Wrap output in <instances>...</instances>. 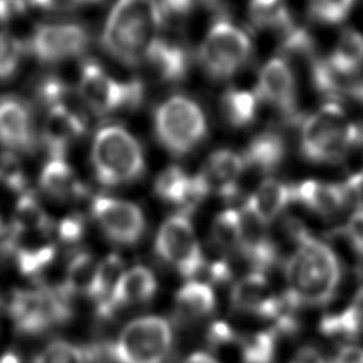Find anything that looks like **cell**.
I'll use <instances>...</instances> for the list:
<instances>
[{"mask_svg": "<svg viewBox=\"0 0 363 363\" xmlns=\"http://www.w3.org/2000/svg\"><path fill=\"white\" fill-rule=\"evenodd\" d=\"M288 231L298 242L285 265L288 294L298 305H325L337 288L340 265L336 254L325 242L313 238L298 221H288Z\"/></svg>", "mask_w": 363, "mask_h": 363, "instance_id": "obj_1", "label": "cell"}, {"mask_svg": "<svg viewBox=\"0 0 363 363\" xmlns=\"http://www.w3.org/2000/svg\"><path fill=\"white\" fill-rule=\"evenodd\" d=\"M162 21L157 0H116L106 17L101 44L118 61L138 65L159 35Z\"/></svg>", "mask_w": 363, "mask_h": 363, "instance_id": "obj_2", "label": "cell"}, {"mask_svg": "<svg viewBox=\"0 0 363 363\" xmlns=\"http://www.w3.org/2000/svg\"><path fill=\"white\" fill-rule=\"evenodd\" d=\"M362 139V128L349 122L336 102H328L303 122L301 150L312 162H337Z\"/></svg>", "mask_w": 363, "mask_h": 363, "instance_id": "obj_3", "label": "cell"}, {"mask_svg": "<svg viewBox=\"0 0 363 363\" xmlns=\"http://www.w3.org/2000/svg\"><path fill=\"white\" fill-rule=\"evenodd\" d=\"M91 162L96 179L105 186H118L139 179L145 159L138 139L125 128H101L92 140Z\"/></svg>", "mask_w": 363, "mask_h": 363, "instance_id": "obj_4", "label": "cell"}, {"mask_svg": "<svg viewBox=\"0 0 363 363\" xmlns=\"http://www.w3.org/2000/svg\"><path fill=\"white\" fill-rule=\"evenodd\" d=\"M207 123L201 108L184 95L163 101L155 112V133L160 145L176 156L191 152L206 136Z\"/></svg>", "mask_w": 363, "mask_h": 363, "instance_id": "obj_5", "label": "cell"}, {"mask_svg": "<svg viewBox=\"0 0 363 363\" xmlns=\"http://www.w3.org/2000/svg\"><path fill=\"white\" fill-rule=\"evenodd\" d=\"M173 343L170 323L160 316L129 322L111 347L118 363H164Z\"/></svg>", "mask_w": 363, "mask_h": 363, "instance_id": "obj_6", "label": "cell"}, {"mask_svg": "<svg viewBox=\"0 0 363 363\" xmlns=\"http://www.w3.org/2000/svg\"><path fill=\"white\" fill-rule=\"evenodd\" d=\"M78 95L95 115H108L118 109L138 108L143 101V84L139 79L118 82L89 60L81 68Z\"/></svg>", "mask_w": 363, "mask_h": 363, "instance_id": "obj_7", "label": "cell"}, {"mask_svg": "<svg viewBox=\"0 0 363 363\" xmlns=\"http://www.w3.org/2000/svg\"><path fill=\"white\" fill-rule=\"evenodd\" d=\"M68 295L61 288L41 286L16 291L9 301V313L18 332L40 333L71 316Z\"/></svg>", "mask_w": 363, "mask_h": 363, "instance_id": "obj_8", "label": "cell"}, {"mask_svg": "<svg viewBox=\"0 0 363 363\" xmlns=\"http://www.w3.org/2000/svg\"><path fill=\"white\" fill-rule=\"evenodd\" d=\"M250 55V37L227 20H218L211 26L199 51L201 67L214 79L233 77Z\"/></svg>", "mask_w": 363, "mask_h": 363, "instance_id": "obj_9", "label": "cell"}, {"mask_svg": "<svg viewBox=\"0 0 363 363\" xmlns=\"http://www.w3.org/2000/svg\"><path fill=\"white\" fill-rule=\"evenodd\" d=\"M155 250L162 259L186 278L200 272L204 264L193 224L183 213L163 221L156 235Z\"/></svg>", "mask_w": 363, "mask_h": 363, "instance_id": "obj_10", "label": "cell"}, {"mask_svg": "<svg viewBox=\"0 0 363 363\" xmlns=\"http://www.w3.org/2000/svg\"><path fill=\"white\" fill-rule=\"evenodd\" d=\"M89 45V34L81 24L58 23L41 24L33 33L30 51L45 64L65 61L78 57Z\"/></svg>", "mask_w": 363, "mask_h": 363, "instance_id": "obj_11", "label": "cell"}, {"mask_svg": "<svg viewBox=\"0 0 363 363\" xmlns=\"http://www.w3.org/2000/svg\"><path fill=\"white\" fill-rule=\"evenodd\" d=\"M91 210L105 235L118 244L132 245L143 235L145 216L132 201L96 196L92 200Z\"/></svg>", "mask_w": 363, "mask_h": 363, "instance_id": "obj_12", "label": "cell"}, {"mask_svg": "<svg viewBox=\"0 0 363 363\" xmlns=\"http://www.w3.org/2000/svg\"><path fill=\"white\" fill-rule=\"evenodd\" d=\"M257 96L277 108L286 119L296 118V88L294 74L282 57L271 58L261 69Z\"/></svg>", "mask_w": 363, "mask_h": 363, "instance_id": "obj_13", "label": "cell"}, {"mask_svg": "<svg viewBox=\"0 0 363 363\" xmlns=\"http://www.w3.org/2000/svg\"><path fill=\"white\" fill-rule=\"evenodd\" d=\"M33 113L26 101L14 95L0 96V143L24 153L35 149Z\"/></svg>", "mask_w": 363, "mask_h": 363, "instance_id": "obj_14", "label": "cell"}, {"mask_svg": "<svg viewBox=\"0 0 363 363\" xmlns=\"http://www.w3.org/2000/svg\"><path fill=\"white\" fill-rule=\"evenodd\" d=\"M241 242L240 250L254 267L255 272L264 274L277 258L274 242L267 230V223L254 210L251 201L247 199L238 211Z\"/></svg>", "mask_w": 363, "mask_h": 363, "instance_id": "obj_15", "label": "cell"}, {"mask_svg": "<svg viewBox=\"0 0 363 363\" xmlns=\"http://www.w3.org/2000/svg\"><path fill=\"white\" fill-rule=\"evenodd\" d=\"M85 132V116L67 108H50L43 128V143L50 157H64L69 145Z\"/></svg>", "mask_w": 363, "mask_h": 363, "instance_id": "obj_16", "label": "cell"}, {"mask_svg": "<svg viewBox=\"0 0 363 363\" xmlns=\"http://www.w3.org/2000/svg\"><path fill=\"white\" fill-rule=\"evenodd\" d=\"M244 169L242 155L228 149H220L208 156L206 167L201 172L206 174L211 190L216 189L221 197L233 200L238 194L237 182Z\"/></svg>", "mask_w": 363, "mask_h": 363, "instance_id": "obj_17", "label": "cell"}, {"mask_svg": "<svg viewBox=\"0 0 363 363\" xmlns=\"http://www.w3.org/2000/svg\"><path fill=\"white\" fill-rule=\"evenodd\" d=\"M156 286V278L146 267L136 265L128 271H123L111 296V313L118 308L149 301L155 295Z\"/></svg>", "mask_w": 363, "mask_h": 363, "instance_id": "obj_18", "label": "cell"}, {"mask_svg": "<svg viewBox=\"0 0 363 363\" xmlns=\"http://www.w3.org/2000/svg\"><path fill=\"white\" fill-rule=\"evenodd\" d=\"M292 200L301 201L320 216H332L340 211L347 203L342 184L305 180L292 186Z\"/></svg>", "mask_w": 363, "mask_h": 363, "instance_id": "obj_19", "label": "cell"}, {"mask_svg": "<svg viewBox=\"0 0 363 363\" xmlns=\"http://www.w3.org/2000/svg\"><path fill=\"white\" fill-rule=\"evenodd\" d=\"M145 60L164 81L177 82L187 74L189 58L186 50L160 35H157L149 47Z\"/></svg>", "mask_w": 363, "mask_h": 363, "instance_id": "obj_20", "label": "cell"}, {"mask_svg": "<svg viewBox=\"0 0 363 363\" xmlns=\"http://www.w3.org/2000/svg\"><path fill=\"white\" fill-rule=\"evenodd\" d=\"M40 186L58 200H72L85 194V186L64 157H50L41 170Z\"/></svg>", "mask_w": 363, "mask_h": 363, "instance_id": "obj_21", "label": "cell"}, {"mask_svg": "<svg viewBox=\"0 0 363 363\" xmlns=\"http://www.w3.org/2000/svg\"><path fill=\"white\" fill-rule=\"evenodd\" d=\"M268 281L261 272H251L240 279L231 292V303L235 309L254 312L264 316L271 299Z\"/></svg>", "mask_w": 363, "mask_h": 363, "instance_id": "obj_22", "label": "cell"}, {"mask_svg": "<svg viewBox=\"0 0 363 363\" xmlns=\"http://www.w3.org/2000/svg\"><path fill=\"white\" fill-rule=\"evenodd\" d=\"M285 157V142L275 132L258 133L247 146L242 159L245 166L259 172L275 170Z\"/></svg>", "mask_w": 363, "mask_h": 363, "instance_id": "obj_23", "label": "cell"}, {"mask_svg": "<svg viewBox=\"0 0 363 363\" xmlns=\"http://www.w3.org/2000/svg\"><path fill=\"white\" fill-rule=\"evenodd\" d=\"M248 200L258 216L268 224L275 220L292 200V186L275 179H267Z\"/></svg>", "mask_w": 363, "mask_h": 363, "instance_id": "obj_24", "label": "cell"}, {"mask_svg": "<svg viewBox=\"0 0 363 363\" xmlns=\"http://www.w3.org/2000/svg\"><path fill=\"white\" fill-rule=\"evenodd\" d=\"M216 296L211 286L190 281L176 294L177 312L184 318H200L213 311Z\"/></svg>", "mask_w": 363, "mask_h": 363, "instance_id": "obj_25", "label": "cell"}, {"mask_svg": "<svg viewBox=\"0 0 363 363\" xmlns=\"http://www.w3.org/2000/svg\"><path fill=\"white\" fill-rule=\"evenodd\" d=\"M342 74L352 75L363 65V35L352 28L343 30L339 41L328 58Z\"/></svg>", "mask_w": 363, "mask_h": 363, "instance_id": "obj_26", "label": "cell"}, {"mask_svg": "<svg viewBox=\"0 0 363 363\" xmlns=\"http://www.w3.org/2000/svg\"><path fill=\"white\" fill-rule=\"evenodd\" d=\"M258 96L245 89H227L221 98V109L231 126L242 128L250 125L257 113Z\"/></svg>", "mask_w": 363, "mask_h": 363, "instance_id": "obj_27", "label": "cell"}, {"mask_svg": "<svg viewBox=\"0 0 363 363\" xmlns=\"http://www.w3.org/2000/svg\"><path fill=\"white\" fill-rule=\"evenodd\" d=\"M311 72L313 86L325 96L336 99L353 94L356 84H349V75L339 72L329 60H313Z\"/></svg>", "mask_w": 363, "mask_h": 363, "instance_id": "obj_28", "label": "cell"}, {"mask_svg": "<svg viewBox=\"0 0 363 363\" xmlns=\"http://www.w3.org/2000/svg\"><path fill=\"white\" fill-rule=\"evenodd\" d=\"M98 262L88 252H78L69 261L67 268L65 281L61 289L68 295L74 294H85L89 295Z\"/></svg>", "mask_w": 363, "mask_h": 363, "instance_id": "obj_29", "label": "cell"}, {"mask_svg": "<svg viewBox=\"0 0 363 363\" xmlns=\"http://www.w3.org/2000/svg\"><path fill=\"white\" fill-rule=\"evenodd\" d=\"M250 20L258 28L272 27L282 33L294 26L284 0H251Z\"/></svg>", "mask_w": 363, "mask_h": 363, "instance_id": "obj_30", "label": "cell"}, {"mask_svg": "<svg viewBox=\"0 0 363 363\" xmlns=\"http://www.w3.org/2000/svg\"><path fill=\"white\" fill-rule=\"evenodd\" d=\"M211 237L214 242L225 250H240L241 228L240 214L237 210L227 208L218 213L213 221Z\"/></svg>", "mask_w": 363, "mask_h": 363, "instance_id": "obj_31", "label": "cell"}, {"mask_svg": "<svg viewBox=\"0 0 363 363\" xmlns=\"http://www.w3.org/2000/svg\"><path fill=\"white\" fill-rule=\"evenodd\" d=\"M244 363H272L275 353V333L258 332L245 337L241 343Z\"/></svg>", "mask_w": 363, "mask_h": 363, "instance_id": "obj_32", "label": "cell"}, {"mask_svg": "<svg viewBox=\"0 0 363 363\" xmlns=\"http://www.w3.org/2000/svg\"><path fill=\"white\" fill-rule=\"evenodd\" d=\"M18 269L24 275H37L47 265H50L55 257V247L44 244L33 248L20 247L14 252Z\"/></svg>", "mask_w": 363, "mask_h": 363, "instance_id": "obj_33", "label": "cell"}, {"mask_svg": "<svg viewBox=\"0 0 363 363\" xmlns=\"http://www.w3.org/2000/svg\"><path fill=\"white\" fill-rule=\"evenodd\" d=\"M26 45L7 31L0 33V81L10 79L18 69Z\"/></svg>", "mask_w": 363, "mask_h": 363, "instance_id": "obj_34", "label": "cell"}, {"mask_svg": "<svg viewBox=\"0 0 363 363\" xmlns=\"http://www.w3.org/2000/svg\"><path fill=\"white\" fill-rule=\"evenodd\" d=\"M187 180L189 176L182 167L170 166L157 176L155 183V191L164 201L177 204L187 184Z\"/></svg>", "mask_w": 363, "mask_h": 363, "instance_id": "obj_35", "label": "cell"}, {"mask_svg": "<svg viewBox=\"0 0 363 363\" xmlns=\"http://www.w3.org/2000/svg\"><path fill=\"white\" fill-rule=\"evenodd\" d=\"M86 357L88 354L82 349L68 342L57 340L45 346L33 363H86Z\"/></svg>", "mask_w": 363, "mask_h": 363, "instance_id": "obj_36", "label": "cell"}, {"mask_svg": "<svg viewBox=\"0 0 363 363\" xmlns=\"http://www.w3.org/2000/svg\"><path fill=\"white\" fill-rule=\"evenodd\" d=\"M354 0H309L311 14L328 24L340 23L349 14Z\"/></svg>", "mask_w": 363, "mask_h": 363, "instance_id": "obj_37", "label": "cell"}, {"mask_svg": "<svg viewBox=\"0 0 363 363\" xmlns=\"http://www.w3.org/2000/svg\"><path fill=\"white\" fill-rule=\"evenodd\" d=\"M360 330V325L357 323L354 315L347 308L340 313L328 315L320 320V332L328 336H356Z\"/></svg>", "mask_w": 363, "mask_h": 363, "instance_id": "obj_38", "label": "cell"}, {"mask_svg": "<svg viewBox=\"0 0 363 363\" xmlns=\"http://www.w3.org/2000/svg\"><path fill=\"white\" fill-rule=\"evenodd\" d=\"M284 34L282 51L288 55L294 57H311L313 51V40L312 37L299 27H291Z\"/></svg>", "mask_w": 363, "mask_h": 363, "instance_id": "obj_39", "label": "cell"}, {"mask_svg": "<svg viewBox=\"0 0 363 363\" xmlns=\"http://www.w3.org/2000/svg\"><path fill=\"white\" fill-rule=\"evenodd\" d=\"M0 180L11 190L24 193L27 180L17 157L11 153L0 155Z\"/></svg>", "mask_w": 363, "mask_h": 363, "instance_id": "obj_40", "label": "cell"}, {"mask_svg": "<svg viewBox=\"0 0 363 363\" xmlns=\"http://www.w3.org/2000/svg\"><path fill=\"white\" fill-rule=\"evenodd\" d=\"M57 231L62 241H67V242L78 241L85 231V221L78 214H69L60 221Z\"/></svg>", "mask_w": 363, "mask_h": 363, "instance_id": "obj_41", "label": "cell"}, {"mask_svg": "<svg viewBox=\"0 0 363 363\" xmlns=\"http://www.w3.org/2000/svg\"><path fill=\"white\" fill-rule=\"evenodd\" d=\"M346 234L353 248L363 255V208L356 210L346 225Z\"/></svg>", "mask_w": 363, "mask_h": 363, "instance_id": "obj_42", "label": "cell"}, {"mask_svg": "<svg viewBox=\"0 0 363 363\" xmlns=\"http://www.w3.org/2000/svg\"><path fill=\"white\" fill-rule=\"evenodd\" d=\"M160 11L164 16H184L191 11L197 0H157Z\"/></svg>", "mask_w": 363, "mask_h": 363, "instance_id": "obj_43", "label": "cell"}, {"mask_svg": "<svg viewBox=\"0 0 363 363\" xmlns=\"http://www.w3.org/2000/svg\"><path fill=\"white\" fill-rule=\"evenodd\" d=\"M347 201L354 200L359 204H363V172L353 174L342 184Z\"/></svg>", "mask_w": 363, "mask_h": 363, "instance_id": "obj_44", "label": "cell"}, {"mask_svg": "<svg viewBox=\"0 0 363 363\" xmlns=\"http://www.w3.org/2000/svg\"><path fill=\"white\" fill-rule=\"evenodd\" d=\"M27 9V0H0V23L23 14Z\"/></svg>", "mask_w": 363, "mask_h": 363, "instance_id": "obj_45", "label": "cell"}, {"mask_svg": "<svg viewBox=\"0 0 363 363\" xmlns=\"http://www.w3.org/2000/svg\"><path fill=\"white\" fill-rule=\"evenodd\" d=\"M332 363H363V347L356 345H345L339 349Z\"/></svg>", "mask_w": 363, "mask_h": 363, "instance_id": "obj_46", "label": "cell"}, {"mask_svg": "<svg viewBox=\"0 0 363 363\" xmlns=\"http://www.w3.org/2000/svg\"><path fill=\"white\" fill-rule=\"evenodd\" d=\"M234 339V333L230 326L224 322H216L208 330V340L213 345H221L225 342H231Z\"/></svg>", "mask_w": 363, "mask_h": 363, "instance_id": "obj_47", "label": "cell"}, {"mask_svg": "<svg viewBox=\"0 0 363 363\" xmlns=\"http://www.w3.org/2000/svg\"><path fill=\"white\" fill-rule=\"evenodd\" d=\"M291 363H326V360L315 347L306 346L299 349Z\"/></svg>", "mask_w": 363, "mask_h": 363, "instance_id": "obj_48", "label": "cell"}, {"mask_svg": "<svg viewBox=\"0 0 363 363\" xmlns=\"http://www.w3.org/2000/svg\"><path fill=\"white\" fill-rule=\"evenodd\" d=\"M89 1H96V0H51L50 10L54 11H71L82 7L84 4Z\"/></svg>", "mask_w": 363, "mask_h": 363, "instance_id": "obj_49", "label": "cell"}, {"mask_svg": "<svg viewBox=\"0 0 363 363\" xmlns=\"http://www.w3.org/2000/svg\"><path fill=\"white\" fill-rule=\"evenodd\" d=\"M349 309L352 311V313L354 315L357 323L363 329V286L356 292V295H354Z\"/></svg>", "mask_w": 363, "mask_h": 363, "instance_id": "obj_50", "label": "cell"}, {"mask_svg": "<svg viewBox=\"0 0 363 363\" xmlns=\"http://www.w3.org/2000/svg\"><path fill=\"white\" fill-rule=\"evenodd\" d=\"M211 277L214 281H225L230 277V268L227 265V262L224 261H217L211 265Z\"/></svg>", "mask_w": 363, "mask_h": 363, "instance_id": "obj_51", "label": "cell"}, {"mask_svg": "<svg viewBox=\"0 0 363 363\" xmlns=\"http://www.w3.org/2000/svg\"><path fill=\"white\" fill-rule=\"evenodd\" d=\"M183 363H218V362L211 354H207L204 352H194Z\"/></svg>", "mask_w": 363, "mask_h": 363, "instance_id": "obj_52", "label": "cell"}, {"mask_svg": "<svg viewBox=\"0 0 363 363\" xmlns=\"http://www.w3.org/2000/svg\"><path fill=\"white\" fill-rule=\"evenodd\" d=\"M27 3H30V4L34 6V7L43 9V10H50L51 0H27Z\"/></svg>", "mask_w": 363, "mask_h": 363, "instance_id": "obj_53", "label": "cell"}, {"mask_svg": "<svg viewBox=\"0 0 363 363\" xmlns=\"http://www.w3.org/2000/svg\"><path fill=\"white\" fill-rule=\"evenodd\" d=\"M0 363H20V360L14 353H4L0 357Z\"/></svg>", "mask_w": 363, "mask_h": 363, "instance_id": "obj_54", "label": "cell"}, {"mask_svg": "<svg viewBox=\"0 0 363 363\" xmlns=\"http://www.w3.org/2000/svg\"><path fill=\"white\" fill-rule=\"evenodd\" d=\"M352 96H354L363 105V84H356Z\"/></svg>", "mask_w": 363, "mask_h": 363, "instance_id": "obj_55", "label": "cell"}, {"mask_svg": "<svg viewBox=\"0 0 363 363\" xmlns=\"http://www.w3.org/2000/svg\"><path fill=\"white\" fill-rule=\"evenodd\" d=\"M4 224H3V220H1V217H0V235L4 233Z\"/></svg>", "mask_w": 363, "mask_h": 363, "instance_id": "obj_56", "label": "cell"}]
</instances>
